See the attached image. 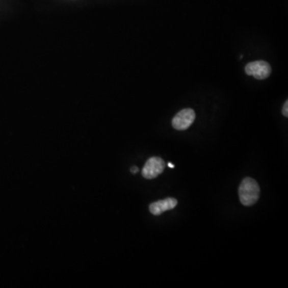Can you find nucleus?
Returning a JSON list of instances; mask_svg holds the SVG:
<instances>
[{"label":"nucleus","mask_w":288,"mask_h":288,"mask_svg":"<svg viewBox=\"0 0 288 288\" xmlns=\"http://www.w3.org/2000/svg\"><path fill=\"white\" fill-rule=\"evenodd\" d=\"M245 72L256 80H265L268 78L272 73V67L268 62L257 60L247 63L245 67Z\"/></svg>","instance_id":"nucleus-2"},{"label":"nucleus","mask_w":288,"mask_h":288,"mask_svg":"<svg viewBox=\"0 0 288 288\" xmlns=\"http://www.w3.org/2000/svg\"><path fill=\"white\" fill-rule=\"evenodd\" d=\"M168 167H170V168H175V166L173 165V164H171V163H169V164H168Z\"/></svg>","instance_id":"nucleus-8"},{"label":"nucleus","mask_w":288,"mask_h":288,"mask_svg":"<svg viewBox=\"0 0 288 288\" xmlns=\"http://www.w3.org/2000/svg\"><path fill=\"white\" fill-rule=\"evenodd\" d=\"M178 204V201L174 198H167L163 200L156 201L149 206V210L154 216H160L167 211L172 210Z\"/></svg>","instance_id":"nucleus-5"},{"label":"nucleus","mask_w":288,"mask_h":288,"mask_svg":"<svg viewBox=\"0 0 288 288\" xmlns=\"http://www.w3.org/2000/svg\"><path fill=\"white\" fill-rule=\"evenodd\" d=\"M195 119V112L192 109L187 108L177 113L171 123L175 130H185L192 126Z\"/></svg>","instance_id":"nucleus-3"},{"label":"nucleus","mask_w":288,"mask_h":288,"mask_svg":"<svg viewBox=\"0 0 288 288\" xmlns=\"http://www.w3.org/2000/svg\"><path fill=\"white\" fill-rule=\"evenodd\" d=\"M260 188L254 178L247 177L242 181L239 188V196L242 204L246 206L256 203L259 198Z\"/></svg>","instance_id":"nucleus-1"},{"label":"nucleus","mask_w":288,"mask_h":288,"mask_svg":"<svg viewBox=\"0 0 288 288\" xmlns=\"http://www.w3.org/2000/svg\"><path fill=\"white\" fill-rule=\"evenodd\" d=\"M165 168L164 160L160 157H151L147 160L142 170V175L147 179L156 178L163 173Z\"/></svg>","instance_id":"nucleus-4"},{"label":"nucleus","mask_w":288,"mask_h":288,"mask_svg":"<svg viewBox=\"0 0 288 288\" xmlns=\"http://www.w3.org/2000/svg\"><path fill=\"white\" fill-rule=\"evenodd\" d=\"M138 171H139V169H138V168H136V167H133V168L130 169V171H132V173H134V174L138 172Z\"/></svg>","instance_id":"nucleus-7"},{"label":"nucleus","mask_w":288,"mask_h":288,"mask_svg":"<svg viewBox=\"0 0 288 288\" xmlns=\"http://www.w3.org/2000/svg\"><path fill=\"white\" fill-rule=\"evenodd\" d=\"M288 101L286 100V102H285L284 105H283V115H284V116H286V117H287L288 116Z\"/></svg>","instance_id":"nucleus-6"}]
</instances>
